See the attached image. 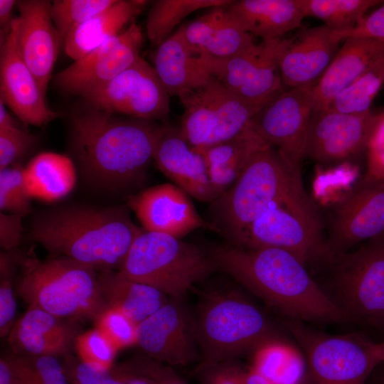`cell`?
<instances>
[{"label":"cell","mask_w":384,"mask_h":384,"mask_svg":"<svg viewBox=\"0 0 384 384\" xmlns=\"http://www.w3.org/2000/svg\"><path fill=\"white\" fill-rule=\"evenodd\" d=\"M86 105L71 123L72 150L82 175L97 188L134 189L145 179L164 125Z\"/></svg>","instance_id":"obj_1"},{"label":"cell","mask_w":384,"mask_h":384,"mask_svg":"<svg viewBox=\"0 0 384 384\" xmlns=\"http://www.w3.org/2000/svg\"><path fill=\"white\" fill-rule=\"evenodd\" d=\"M210 255L217 269L231 276L284 319L354 324L311 277L306 266L288 251L229 245L215 249Z\"/></svg>","instance_id":"obj_2"},{"label":"cell","mask_w":384,"mask_h":384,"mask_svg":"<svg viewBox=\"0 0 384 384\" xmlns=\"http://www.w3.org/2000/svg\"><path fill=\"white\" fill-rule=\"evenodd\" d=\"M143 231L125 206H70L36 215L29 237L51 256L68 257L102 272L119 270Z\"/></svg>","instance_id":"obj_3"},{"label":"cell","mask_w":384,"mask_h":384,"mask_svg":"<svg viewBox=\"0 0 384 384\" xmlns=\"http://www.w3.org/2000/svg\"><path fill=\"white\" fill-rule=\"evenodd\" d=\"M16 290L28 305L57 317L95 319L106 307L95 270L65 257L41 260L31 251L18 255Z\"/></svg>","instance_id":"obj_4"},{"label":"cell","mask_w":384,"mask_h":384,"mask_svg":"<svg viewBox=\"0 0 384 384\" xmlns=\"http://www.w3.org/2000/svg\"><path fill=\"white\" fill-rule=\"evenodd\" d=\"M278 151L265 144L259 149L235 182L210 206L214 231L235 245L250 224L272 205L302 186Z\"/></svg>","instance_id":"obj_5"},{"label":"cell","mask_w":384,"mask_h":384,"mask_svg":"<svg viewBox=\"0 0 384 384\" xmlns=\"http://www.w3.org/2000/svg\"><path fill=\"white\" fill-rule=\"evenodd\" d=\"M210 255L174 236L144 230L132 243L119 271L170 298L182 299L216 270Z\"/></svg>","instance_id":"obj_6"},{"label":"cell","mask_w":384,"mask_h":384,"mask_svg":"<svg viewBox=\"0 0 384 384\" xmlns=\"http://www.w3.org/2000/svg\"><path fill=\"white\" fill-rule=\"evenodd\" d=\"M196 334L205 362L233 360L263 344L283 340L258 306L234 293H215L195 318Z\"/></svg>","instance_id":"obj_7"},{"label":"cell","mask_w":384,"mask_h":384,"mask_svg":"<svg viewBox=\"0 0 384 384\" xmlns=\"http://www.w3.org/2000/svg\"><path fill=\"white\" fill-rule=\"evenodd\" d=\"M232 245L247 249H282L306 266L309 263H325L334 255L324 239L318 209L304 186L265 210Z\"/></svg>","instance_id":"obj_8"},{"label":"cell","mask_w":384,"mask_h":384,"mask_svg":"<svg viewBox=\"0 0 384 384\" xmlns=\"http://www.w3.org/2000/svg\"><path fill=\"white\" fill-rule=\"evenodd\" d=\"M321 287L353 323L384 332V233L352 252L334 253Z\"/></svg>","instance_id":"obj_9"},{"label":"cell","mask_w":384,"mask_h":384,"mask_svg":"<svg viewBox=\"0 0 384 384\" xmlns=\"http://www.w3.org/2000/svg\"><path fill=\"white\" fill-rule=\"evenodd\" d=\"M282 323L304 353L314 384H365L379 363L373 341L362 335H330L296 319Z\"/></svg>","instance_id":"obj_10"},{"label":"cell","mask_w":384,"mask_h":384,"mask_svg":"<svg viewBox=\"0 0 384 384\" xmlns=\"http://www.w3.org/2000/svg\"><path fill=\"white\" fill-rule=\"evenodd\" d=\"M179 99L184 108L179 129L198 151L238 135L265 105L242 99L213 76Z\"/></svg>","instance_id":"obj_11"},{"label":"cell","mask_w":384,"mask_h":384,"mask_svg":"<svg viewBox=\"0 0 384 384\" xmlns=\"http://www.w3.org/2000/svg\"><path fill=\"white\" fill-rule=\"evenodd\" d=\"M287 38L263 39L228 58L198 55L208 73L242 99L265 105L282 90L279 58Z\"/></svg>","instance_id":"obj_12"},{"label":"cell","mask_w":384,"mask_h":384,"mask_svg":"<svg viewBox=\"0 0 384 384\" xmlns=\"http://www.w3.org/2000/svg\"><path fill=\"white\" fill-rule=\"evenodd\" d=\"M314 85L282 90L262 106L249 123L294 171L300 174L313 112Z\"/></svg>","instance_id":"obj_13"},{"label":"cell","mask_w":384,"mask_h":384,"mask_svg":"<svg viewBox=\"0 0 384 384\" xmlns=\"http://www.w3.org/2000/svg\"><path fill=\"white\" fill-rule=\"evenodd\" d=\"M95 108L129 117L164 121L169 114V95L154 68L139 56L106 84L82 97Z\"/></svg>","instance_id":"obj_14"},{"label":"cell","mask_w":384,"mask_h":384,"mask_svg":"<svg viewBox=\"0 0 384 384\" xmlns=\"http://www.w3.org/2000/svg\"><path fill=\"white\" fill-rule=\"evenodd\" d=\"M142 29L132 23L124 31L107 40L57 73L53 82L61 91L82 97L122 73L140 55Z\"/></svg>","instance_id":"obj_15"},{"label":"cell","mask_w":384,"mask_h":384,"mask_svg":"<svg viewBox=\"0 0 384 384\" xmlns=\"http://www.w3.org/2000/svg\"><path fill=\"white\" fill-rule=\"evenodd\" d=\"M137 344L149 358L169 366H184L197 358L195 318L182 299L168 302L137 325Z\"/></svg>","instance_id":"obj_16"},{"label":"cell","mask_w":384,"mask_h":384,"mask_svg":"<svg viewBox=\"0 0 384 384\" xmlns=\"http://www.w3.org/2000/svg\"><path fill=\"white\" fill-rule=\"evenodd\" d=\"M376 113L347 114L328 110L313 112L305 158L322 165L348 161L366 151Z\"/></svg>","instance_id":"obj_17"},{"label":"cell","mask_w":384,"mask_h":384,"mask_svg":"<svg viewBox=\"0 0 384 384\" xmlns=\"http://www.w3.org/2000/svg\"><path fill=\"white\" fill-rule=\"evenodd\" d=\"M0 99L26 124L42 127L58 117L46 101L35 76L23 60L17 46V17L1 39Z\"/></svg>","instance_id":"obj_18"},{"label":"cell","mask_w":384,"mask_h":384,"mask_svg":"<svg viewBox=\"0 0 384 384\" xmlns=\"http://www.w3.org/2000/svg\"><path fill=\"white\" fill-rule=\"evenodd\" d=\"M188 196L176 184L165 183L129 196L127 206L146 231L181 238L201 228L213 230L211 223L198 213Z\"/></svg>","instance_id":"obj_19"},{"label":"cell","mask_w":384,"mask_h":384,"mask_svg":"<svg viewBox=\"0 0 384 384\" xmlns=\"http://www.w3.org/2000/svg\"><path fill=\"white\" fill-rule=\"evenodd\" d=\"M17 46L19 53L46 95L60 40L46 0L17 1Z\"/></svg>","instance_id":"obj_20"},{"label":"cell","mask_w":384,"mask_h":384,"mask_svg":"<svg viewBox=\"0 0 384 384\" xmlns=\"http://www.w3.org/2000/svg\"><path fill=\"white\" fill-rule=\"evenodd\" d=\"M383 233L384 183L357 186L335 210L328 245L343 252Z\"/></svg>","instance_id":"obj_21"},{"label":"cell","mask_w":384,"mask_h":384,"mask_svg":"<svg viewBox=\"0 0 384 384\" xmlns=\"http://www.w3.org/2000/svg\"><path fill=\"white\" fill-rule=\"evenodd\" d=\"M341 43L324 24L305 28L287 38L279 58L283 85L293 88L316 84Z\"/></svg>","instance_id":"obj_22"},{"label":"cell","mask_w":384,"mask_h":384,"mask_svg":"<svg viewBox=\"0 0 384 384\" xmlns=\"http://www.w3.org/2000/svg\"><path fill=\"white\" fill-rule=\"evenodd\" d=\"M154 161L157 168L189 196L202 202L217 198L203 154L186 140L179 128L164 125Z\"/></svg>","instance_id":"obj_23"},{"label":"cell","mask_w":384,"mask_h":384,"mask_svg":"<svg viewBox=\"0 0 384 384\" xmlns=\"http://www.w3.org/2000/svg\"><path fill=\"white\" fill-rule=\"evenodd\" d=\"M383 55L384 44L377 41L346 39L312 89L313 112L325 110L338 93Z\"/></svg>","instance_id":"obj_24"},{"label":"cell","mask_w":384,"mask_h":384,"mask_svg":"<svg viewBox=\"0 0 384 384\" xmlns=\"http://www.w3.org/2000/svg\"><path fill=\"white\" fill-rule=\"evenodd\" d=\"M225 6L210 8L203 16L181 26L185 41L197 55L228 58L255 44L252 35L231 18Z\"/></svg>","instance_id":"obj_25"},{"label":"cell","mask_w":384,"mask_h":384,"mask_svg":"<svg viewBox=\"0 0 384 384\" xmlns=\"http://www.w3.org/2000/svg\"><path fill=\"white\" fill-rule=\"evenodd\" d=\"M75 331L62 319L38 308H28L17 319L8 342L14 354L65 355L75 341Z\"/></svg>","instance_id":"obj_26"},{"label":"cell","mask_w":384,"mask_h":384,"mask_svg":"<svg viewBox=\"0 0 384 384\" xmlns=\"http://www.w3.org/2000/svg\"><path fill=\"white\" fill-rule=\"evenodd\" d=\"M152 65L169 96L178 97L211 78L198 55L188 46L179 27L157 46Z\"/></svg>","instance_id":"obj_27"},{"label":"cell","mask_w":384,"mask_h":384,"mask_svg":"<svg viewBox=\"0 0 384 384\" xmlns=\"http://www.w3.org/2000/svg\"><path fill=\"white\" fill-rule=\"evenodd\" d=\"M225 8L244 31L262 40L281 38L304 18L300 0H239Z\"/></svg>","instance_id":"obj_28"},{"label":"cell","mask_w":384,"mask_h":384,"mask_svg":"<svg viewBox=\"0 0 384 384\" xmlns=\"http://www.w3.org/2000/svg\"><path fill=\"white\" fill-rule=\"evenodd\" d=\"M147 2L116 0L110 7L70 31L63 44L65 53L74 61L85 56L121 33L124 26L142 12Z\"/></svg>","instance_id":"obj_29"},{"label":"cell","mask_w":384,"mask_h":384,"mask_svg":"<svg viewBox=\"0 0 384 384\" xmlns=\"http://www.w3.org/2000/svg\"><path fill=\"white\" fill-rule=\"evenodd\" d=\"M265 144L248 124L233 138L200 151L217 198L235 182L255 153Z\"/></svg>","instance_id":"obj_30"},{"label":"cell","mask_w":384,"mask_h":384,"mask_svg":"<svg viewBox=\"0 0 384 384\" xmlns=\"http://www.w3.org/2000/svg\"><path fill=\"white\" fill-rule=\"evenodd\" d=\"M97 278L107 306L121 309L137 324L157 311L170 298L152 287L128 279L119 270L100 272Z\"/></svg>","instance_id":"obj_31"},{"label":"cell","mask_w":384,"mask_h":384,"mask_svg":"<svg viewBox=\"0 0 384 384\" xmlns=\"http://www.w3.org/2000/svg\"><path fill=\"white\" fill-rule=\"evenodd\" d=\"M23 181L29 196L45 202L59 201L74 189L77 171L69 156L43 152L24 167Z\"/></svg>","instance_id":"obj_32"},{"label":"cell","mask_w":384,"mask_h":384,"mask_svg":"<svg viewBox=\"0 0 384 384\" xmlns=\"http://www.w3.org/2000/svg\"><path fill=\"white\" fill-rule=\"evenodd\" d=\"M251 368L270 384H303L304 358L284 340L266 343L254 351Z\"/></svg>","instance_id":"obj_33"},{"label":"cell","mask_w":384,"mask_h":384,"mask_svg":"<svg viewBox=\"0 0 384 384\" xmlns=\"http://www.w3.org/2000/svg\"><path fill=\"white\" fill-rule=\"evenodd\" d=\"M232 0H157L149 11L146 28L154 45L159 46L186 17L201 9L230 4Z\"/></svg>","instance_id":"obj_34"},{"label":"cell","mask_w":384,"mask_h":384,"mask_svg":"<svg viewBox=\"0 0 384 384\" xmlns=\"http://www.w3.org/2000/svg\"><path fill=\"white\" fill-rule=\"evenodd\" d=\"M383 84L384 55L338 93L325 110L347 114L367 112Z\"/></svg>","instance_id":"obj_35"},{"label":"cell","mask_w":384,"mask_h":384,"mask_svg":"<svg viewBox=\"0 0 384 384\" xmlns=\"http://www.w3.org/2000/svg\"><path fill=\"white\" fill-rule=\"evenodd\" d=\"M304 17H314L336 32L353 28L378 0H300Z\"/></svg>","instance_id":"obj_36"},{"label":"cell","mask_w":384,"mask_h":384,"mask_svg":"<svg viewBox=\"0 0 384 384\" xmlns=\"http://www.w3.org/2000/svg\"><path fill=\"white\" fill-rule=\"evenodd\" d=\"M116 0H56L51 3V17L61 46L72 30L112 5Z\"/></svg>","instance_id":"obj_37"},{"label":"cell","mask_w":384,"mask_h":384,"mask_svg":"<svg viewBox=\"0 0 384 384\" xmlns=\"http://www.w3.org/2000/svg\"><path fill=\"white\" fill-rule=\"evenodd\" d=\"M63 366L71 384H127L136 370L134 359L107 368L69 357Z\"/></svg>","instance_id":"obj_38"},{"label":"cell","mask_w":384,"mask_h":384,"mask_svg":"<svg viewBox=\"0 0 384 384\" xmlns=\"http://www.w3.org/2000/svg\"><path fill=\"white\" fill-rule=\"evenodd\" d=\"M9 358L21 384H68L63 366L55 356L12 353Z\"/></svg>","instance_id":"obj_39"},{"label":"cell","mask_w":384,"mask_h":384,"mask_svg":"<svg viewBox=\"0 0 384 384\" xmlns=\"http://www.w3.org/2000/svg\"><path fill=\"white\" fill-rule=\"evenodd\" d=\"M24 167L19 163L0 170V209L24 217L31 213V200L23 181Z\"/></svg>","instance_id":"obj_40"},{"label":"cell","mask_w":384,"mask_h":384,"mask_svg":"<svg viewBox=\"0 0 384 384\" xmlns=\"http://www.w3.org/2000/svg\"><path fill=\"white\" fill-rule=\"evenodd\" d=\"M199 384H270L251 367L233 360L205 362L197 368Z\"/></svg>","instance_id":"obj_41"},{"label":"cell","mask_w":384,"mask_h":384,"mask_svg":"<svg viewBox=\"0 0 384 384\" xmlns=\"http://www.w3.org/2000/svg\"><path fill=\"white\" fill-rule=\"evenodd\" d=\"M95 323L117 351L137 344L138 324L121 309L106 307L95 319Z\"/></svg>","instance_id":"obj_42"},{"label":"cell","mask_w":384,"mask_h":384,"mask_svg":"<svg viewBox=\"0 0 384 384\" xmlns=\"http://www.w3.org/2000/svg\"><path fill=\"white\" fill-rule=\"evenodd\" d=\"M75 348L82 361L110 368L118 351L109 339L96 327L78 335Z\"/></svg>","instance_id":"obj_43"},{"label":"cell","mask_w":384,"mask_h":384,"mask_svg":"<svg viewBox=\"0 0 384 384\" xmlns=\"http://www.w3.org/2000/svg\"><path fill=\"white\" fill-rule=\"evenodd\" d=\"M365 152L366 169L357 186L384 183V111L375 114Z\"/></svg>","instance_id":"obj_44"},{"label":"cell","mask_w":384,"mask_h":384,"mask_svg":"<svg viewBox=\"0 0 384 384\" xmlns=\"http://www.w3.org/2000/svg\"><path fill=\"white\" fill-rule=\"evenodd\" d=\"M4 251L0 255V336H8L14 323L16 302L12 284V273L17 255Z\"/></svg>","instance_id":"obj_45"},{"label":"cell","mask_w":384,"mask_h":384,"mask_svg":"<svg viewBox=\"0 0 384 384\" xmlns=\"http://www.w3.org/2000/svg\"><path fill=\"white\" fill-rule=\"evenodd\" d=\"M34 142L32 134L18 126L0 128V170L19 163Z\"/></svg>","instance_id":"obj_46"},{"label":"cell","mask_w":384,"mask_h":384,"mask_svg":"<svg viewBox=\"0 0 384 384\" xmlns=\"http://www.w3.org/2000/svg\"><path fill=\"white\" fill-rule=\"evenodd\" d=\"M334 34L341 42L350 38H362L384 44V4L366 14L353 28L343 32L334 31Z\"/></svg>","instance_id":"obj_47"},{"label":"cell","mask_w":384,"mask_h":384,"mask_svg":"<svg viewBox=\"0 0 384 384\" xmlns=\"http://www.w3.org/2000/svg\"><path fill=\"white\" fill-rule=\"evenodd\" d=\"M22 216L0 213V245L6 252L14 251L22 238L24 228Z\"/></svg>","instance_id":"obj_48"},{"label":"cell","mask_w":384,"mask_h":384,"mask_svg":"<svg viewBox=\"0 0 384 384\" xmlns=\"http://www.w3.org/2000/svg\"><path fill=\"white\" fill-rule=\"evenodd\" d=\"M136 370L127 384H159L161 363L150 358H137Z\"/></svg>","instance_id":"obj_49"},{"label":"cell","mask_w":384,"mask_h":384,"mask_svg":"<svg viewBox=\"0 0 384 384\" xmlns=\"http://www.w3.org/2000/svg\"><path fill=\"white\" fill-rule=\"evenodd\" d=\"M17 4L15 0H0V27L1 39H4L10 32L14 20L12 13L14 6Z\"/></svg>","instance_id":"obj_50"},{"label":"cell","mask_w":384,"mask_h":384,"mask_svg":"<svg viewBox=\"0 0 384 384\" xmlns=\"http://www.w3.org/2000/svg\"><path fill=\"white\" fill-rule=\"evenodd\" d=\"M0 384H21L9 356L0 359Z\"/></svg>","instance_id":"obj_51"},{"label":"cell","mask_w":384,"mask_h":384,"mask_svg":"<svg viewBox=\"0 0 384 384\" xmlns=\"http://www.w3.org/2000/svg\"><path fill=\"white\" fill-rule=\"evenodd\" d=\"M159 384H187V383L172 367L161 363L159 369Z\"/></svg>","instance_id":"obj_52"},{"label":"cell","mask_w":384,"mask_h":384,"mask_svg":"<svg viewBox=\"0 0 384 384\" xmlns=\"http://www.w3.org/2000/svg\"><path fill=\"white\" fill-rule=\"evenodd\" d=\"M365 384H384V361L374 367Z\"/></svg>","instance_id":"obj_53"},{"label":"cell","mask_w":384,"mask_h":384,"mask_svg":"<svg viewBox=\"0 0 384 384\" xmlns=\"http://www.w3.org/2000/svg\"><path fill=\"white\" fill-rule=\"evenodd\" d=\"M17 126L5 107V103L0 99V128Z\"/></svg>","instance_id":"obj_54"},{"label":"cell","mask_w":384,"mask_h":384,"mask_svg":"<svg viewBox=\"0 0 384 384\" xmlns=\"http://www.w3.org/2000/svg\"><path fill=\"white\" fill-rule=\"evenodd\" d=\"M374 354L378 362L384 361V341L373 343Z\"/></svg>","instance_id":"obj_55"},{"label":"cell","mask_w":384,"mask_h":384,"mask_svg":"<svg viewBox=\"0 0 384 384\" xmlns=\"http://www.w3.org/2000/svg\"><path fill=\"white\" fill-rule=\"evenodd\" d=\"M73 384H75V383H73Z\"/></svg>","instance_id":"obj_56"}]
</instances>
